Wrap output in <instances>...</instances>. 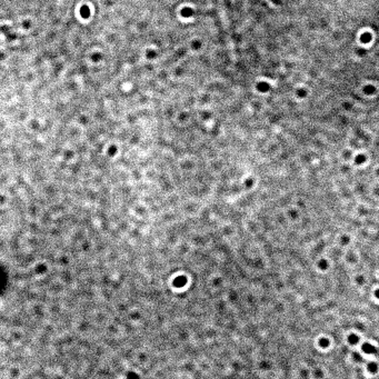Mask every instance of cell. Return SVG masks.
Returning <instances> with one entry per match:
<instances>
[{"mask_svg": "<svg viewBox=\"0 0 379 379\" xmlns=\"http://www.w3.org/2000/svg\"><path fill=\"white\" fill-rule=\"evenodd\" d=\"M362 350L365 352H367V354H376V348L373 345H370V344H365L362 346Z\"/></svg>", "mask_w": 379, "mask_h": 379, "instance_id": "6da1fadb", "label": "cell"}, {"mask_svg": "<svg viewBox=\"0 0 379 379\" xmlns=\"http://www.w3.org/2000/svg\"><path fill=\"white\" fill-rule=\"evenodd\" d=\"M377 295H378V296H379V291H378V293H377Z\"/></svg>", "mask_w": 379, "mask_h": 379, "instance_id": "7a4b0ae2", "label": "cell"}]
</instances>
